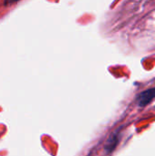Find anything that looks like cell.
Masks as SVG:
<instances>
[{
  "label": "cell",
  "mask_w": 155,
  "mask_h": 156,
  "mask_svg": "<svg viewBox=\"0 0 155 156\" xmlns=\"http://www.w3.org/2000/svg\"><path fill=\"white\" fill-rule=\"evenodd\" d=\"M119 144V138H118V135L117 134H112L109 140L107 141L106 144H105V150L108 152V153H111L112 151H114V149L117 147Z\"/></svg>",
  "instance_id": "7a4b0ae2"
},
{
  "label": "cell",
  "mask_w": 155,
  "mask_h": 156,
  "mask_svg": "<svg viewBox=\"0 0 155 156\" xmlns=\"http://www.w3.org/2000/svg\"><path fill=\"white\" fill-rule=\"evenodd\" d=\"M16 1H18V0H5V5H10V4H12V3H14V2H16Z\"/></svg>",
  "instance_id": "3957f363"
},
{
  "label": "cell",
  "mask_w": 155,
  "mask_h": 156,
  "mask_svg": "<svg viewBox=\"0 0 155 156\" xmlns=\"http://www.w3.org/2000/svg\"><path fill=\"white\" fill-rule=\"evenodd\" d=\"M153 99H155V87L142 91L136 97V101L139 107L147 106Z\"/></svg>",
  "instance_id": "6da1fadb"
}]
</instances>
